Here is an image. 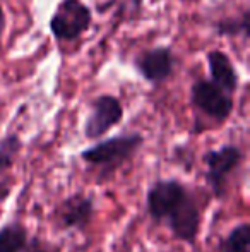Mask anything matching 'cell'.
Listing matches in <instances>:
<instances>
[{"mask_svg":"<svg viewBox=\"0 0 250 252\" xmlns=\"http://www.w3.org/2000/svg\"><path fill=\"white\" fill-rule=\"evenodd\" d=\"M144 144V137L139 132H129L113 136L110 139H105L96 143L94 146L87 148L81 153V159L87 165L98 166L101 170V180L110 177L117 172L120 166L136 156V153Z\"/></svg>","mask_w":250,"mask_h":252,"instance_id":"1","label":"cell"},{"mask_svg":"<svg viewBox=\"0 0 250 252\" xmlns=\"http://www.w3.org/2000/svg\"><path fill=\"white\" fill-rule=\"evenodd\" d=\"M91 9L83 0H60L50 19L52 34L57 41H74L89 30Z\"/></svg>","mask_w":250,"mask_h":252,"instance_id":"2","label":"cell"},{"mask_svg":"<svg viewBox=\"0 0 250 252\" xmlns=\"http://www.w3.org/2000/svg\"><path fill=\"white\" fill-rule=\"evenodd\" d=\"M190 190L177 179H160L153 182L146 194L147 215L156 223L167 221L187 199Z\"/></svg>","mask_w":250,"mask_h":252,"instance_id":"3","label":"cell"},{"mask_svg":"<svg viewBox=\"0 0 250 252\" xmlns=\"http://www.w3.org/2000/svg\"><path fill=\"white\" fill-rule=\"evenodd\" d=\"M242 159H244V153L237 144H224L218 150H209L204 153L202 161L206 165L204 179L216 197L224 196L228 177L235 168H238Z\"/></svg>","mask_w":250,"mask_h":252,"instance_id":"4","label":"cell"},{"mask_svg":"<svg viewBox=\"0 0 250 252\" xmlns=\"http://www.w3.org/2000/svg\"><path fill=\"white\" fill-rule=\"evenodd\" d=\"M190 101L207 117L224 122L233 112V98L209 79H199L190 88Z\"/></svg>","mask_w":250,"mask_h":252,"instance_id":"5","label":"cell"},{"mask_svg":"<svg viewBox=\"0 0 250 252\" xmlns=\"http://www.w3.org/2000/svg\"><path fill=\"white\" fill-rule=\"evenodd\" d=\"M124 119V106L120 100L113 94H100L91 103V113L84 124V136L86 139H100L110 129L122 122Z\"/></svg>","mask_w":250,"mask_h":252,"instance_id":"6","label":"cell"},{"mask_svg":"<svg viewBox=\"0 0 250 252\" xmlns=\"http://www.w3.org/2000/svg\"><path fill=\"white\" fill-rule=\"evenodd\" d=\"M96 213V206L91 196L86 194H72L67 196L55 206L54 220L58 230H86L91 225Z\"/></svg>","mask_w":250,"mask_h":252,"instance_id":"7","label":"cell"},{"mask_svg":"<svg viewBox=\"0 0 250 252\" xmlns=\"http://www.w3.org/2000/svg\"><path fill=\"white\" fill-rule=\"evenodd\" d=\"M136 70L146 81L153 84H160L171 76L175 67V57L171 48L158 47L142 52L134 60Z\"/></svg>","mask_w":250,"mask_h":252,"instance_id":"8","label":"cell"},{"mask_svg":"<svg viewBox=\"0 0 250 252\" xmlns=\"http://www.w3.org/2000/svg\"><path fill=\"white\" fill-rule=\"evenodd\" d=\"M167 223L177 240L190 244V246L195 242L200 230V209L192 192L182 202L180 208L167 220Z\"/></svg>","mask_w":250,"mask_h":252,"instance_id":"9","label":"cell"},{"mask_svg":"<svg viewBox=\"0 0 250 252\" xmlns=\"http://www.w3.org/2000/svg\"><path fill=\"white\" fill-rule=\"evenodd\" d=\"M0 252H43V246L21 221H9L0 226Z\"/></svg>","mask_w":250,"mask_h":252,"instance_id":"10","label":"cell"},{"mask_svg":"<svg viewBox=\"0 0 250 252\" xmlns=\"http://www.w3.org/2000/svg\"><path fill=\"white\" fill-rule=\"evenodd\" d=\"M207 67L211 72V81L224 90L226 93H235L238 88V76L231 63L230 57L220 50L207 53Z\"/></svg>","mask_w":250,"mask_h":252,"instance_id":"11","label":"cell"},{"mask_svg":"<svg viewBox=\"0 0 250 252\" xmlns=\"http://www.w3.org/2000/svg\"><path fill=\"white\" fill-rule=\"evenodd\" d=\"M220 252H250V225L240 223L233 226L218 246Z\"/></svg>","mask_w":250,"mask_h":252,"instance_id":"12","label":"cell"},{"mask_svg":"<svg viewBox=\"0 0 250 252\" xmlns=\"http://www.w3.org/2000/svg\"><path fill=\"white\" fill-rule=\"evenodd\" d=\"M21 150H23V141L17 134H7L0 139V177L12 168Z\"/></svg>","mask_w":250,"mask_h":252,"instance_id":"13","label":"cell"},{"mask_svg":"<svg viewBox=\"0 0 250 252\" xmlns=\"http://www.w3.org/2000/svg\"><path fill=\"white\" fill-rule=\"evenodd\" d=\"M216 33L220 36H238L244 34L245 38L249 36L250 31V12L245 9L240 17H231V19H221L214 24Z\"/></svg>","mask_w":250,"mask_h":252,"instance_id":"14","label":"cell"},{"mask_svg":"<svg viewBox=\"0 0 250 252\" xmlns=\"http://www.w3.org/2000/svg\"><path fill=\"white\" fill-rule=\"evenodd\" d=\"M10 192H12V189H10L9 184H5V182L0 180V202H5L7 197L10 196Z\"/></svg>","mask_w":250,"mask_h":252,"instance_id":"15","label":"cell"},{"mask_svg":"<svg viewBox=\"0 0 250 252\" xmlns=\"http://www.w3.org/2000/svg\"><path fill=\"white\" fill-rule=\"evenodd\" d=\"M3 30H5V14H3V9L0 7V43H2Z\"/></svg>","mask_w":250,"mask_h":252,"instance_id":"16","label":"cell"},{"mask_svg":"<svg viewBox=\"0 0 250 252\" xmlns=\"http://www.w3.org/2000/svg\"><path fill=\"white\" fill-rule=\"evenodd\" d=\"M185 2H189V0H185Z\"/></svg>","mask_w":250,"mask_h":252,"instance_id":"17","label":"cell"}]
</instances>
